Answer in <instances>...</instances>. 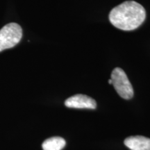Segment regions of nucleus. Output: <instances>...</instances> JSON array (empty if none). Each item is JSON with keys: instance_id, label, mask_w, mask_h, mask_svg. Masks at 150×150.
Listing matches in <instances>:
<instances>
[{"instance_id": "nucleus-1", "label": "nucleus", "mask_w": 150, "mask_h": 150, "mask_svg": "<svg viewBox=\"0 0 150 150\" xmlns=\"http://www.w3.org/2000/svg\"><path fill=\"white\" fill-rule=\"evenodd\" d=\"M146 18L144 7L134 1L122 3L111 10L109 20L112 25L123 31H132L139 27Z\"/></svg>"}, {"instance_id": "nucleus-2", "label": "nucleus", "mask_w": 150, "mask_h": 150, "mask_svg": "<svg viewBox=\"0 0 150 150\" xmlns=\"http://www.w3.org/2000/svg\"><path fill=\"white\" fill-rule=\"evenodd\" d=\"M22 29L18 24H6L0 30V52L13 47L20 42Z\"/></svg>"}, {"instance_id": "nucleus-5", "label": "nucleus", "mask_w": 150, "mask_h": 150, "mask_svg": "<svg viewBox=\"0 0 150 150\" xmlns=\"http://www.w3.org/2000/svg\"><path fill=\"white\" fill-rule=\"evenodd\" d=\"M125 145L131 150H150V139L141 136H131L125 139Z\"/></svg>"}, {"instance_id": "nucleus-3", "label": "nucleus", "mask_w": 150, "mask_h": 150, "mask_svg": "<svg viewBox=\"0 0 150 150\" xmlns=\"http://www.w3.org/2000/svg\"><path fill=\"white\" fill-rule=\"evenodd\" d=\"M110 79L116 92L122 98L125 99L132 98L134 96V89L126 73L120 67L114 69L112 71Z\"/></svg>"}, {"instance_id": "nucleus-7", "label": "nucleus", "mask_w": 150, "mask_h": 150, "mask_svg": "<svg viewBox=\"0 0 150 150\" xmlns=\"http://www.w3.org/2000/svg\"><path fill=\"white\" fill-rule=\"evenodd\" d=\"M108 83L112 84V81H111V79H110L109 80H108Z\"/></svg>"}, {"instance_id": "nucleus-6", "label": "nucleus", "mask_w": 150, "mask_h": 150, "mask_svg": "<svg viewBox=\"0 0 150 150\" xmlns=\"http://www.w3.org/2000/svg\"><path fill=\"white\" fill-rule=\"evenodd\" d=\"M66 142L61 137H52L43 142V150H61L65 147Z\"/></svg>"}, {"instance_id": "nucleus-4", "label": "nucleus", "mask_w": 150, "mask_h": 150, "mask_svg": "<svg viewBox=\"0 0 150 150\" xmlns=\"http://www.w3.org/2000/svg\"><path fill=\"white\" fill-rule=\"evenodd\" d=\"M65 105L68 108L95 109L97 107V102L95 99L87 95L77 94L67 99L65 102Z\"/></svg>"}]
</instances>
